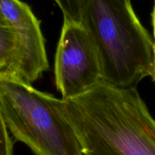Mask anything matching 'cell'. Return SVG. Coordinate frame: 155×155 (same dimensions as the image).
I'll list each match as a JSON object with an SVG mask.
<instances>
[{"label":"cell","instance_id":"obj_3","mask_svg":"<svg viewBox=\"0 0 155 155\" xmlns=\"http://www.w3.org/2000/svg\"><path fill=\"white\" fill-rule=\"evenodd\" d=\"M61 104L62 98L25 80L0 81V119L15 141L25 144L35 155H83Z\"/></svg>","mask_w":155,"mask_h":155},{"label":"cell","instance_id":"obj_9","mask_svg":"<svg viewBox=\"0 0 155 155\" xmlns=\"http://www.w3.org/2000/svg\"><path fill=\"white\" fill-rule=\"evenodd\" d=\"M151 18H152V25H153V32L155 33V0L154 3V8H153L152 14H151Z\"/></svg>","mask_w":155,"mask_h":155},{"label":"cell","instance_id":"obj_6","mask_svg":"<svg viewBox=\"0 0 155 155\" xmlns=\"http://www.w3.org/2000/svg\"><path fill=\"white\" fill-rule=\"evenodd\" d=\"M23 52L13 26L0 17V81L24 80L21 75Z\"/></svg>","mask_w":155,"mask_h":155},{"label":"cell","instance_id":"obj_2","mask_svg":"<svg viewBox=\"0 0 155 155\" xmlns=\"http://www.w3.org/2000/svg\"><path fill=\"white\" fill-rule=\"evenodd\" d=\"M81 24L96 47L103 81L136 89L142 79L151 77L154 40L131 0H84Z\"/></svg>","mask_w":155,"mask_h":155},{"label":"cell","instance_id":"obj_5","mask_svg":"<svg viewBox=\"0 0 155 155\" xmlns=\"http://www.w3.org/2000/svg\"><path fill=\"white\" fill-rule=\"evenodd\" d=\"M0 17L7 20L18 33L23 52L21 75L32 83L49 68L40 21L30 6L21 0H0Z\"/></svg>","mask_w":155,"mask_h":155},{"label":"cell","instance_id":"obj_7","mask_svg":"<svg viewBox=\"0 0 155 155\" xmlns=\"http://www.w3.org/2000/svg\"><path fill=\"white\" fill-rule=\"evenodd\" d=\"M61 10L64 20L81 23L82 8L84 0H54Z\"/></svg>","mask_w":155,"mask_h":155},{"label":"cell","instance_id":"obj_1","mask_svg":"<svg viewBox=\"0 0 155 155\" xmlns=\"http://www.w3.org/2000/svg\"><path fill=\"white\" fill-rule=\"evenodd\" d=\"M61 109L83 155H155V120L137 89L100 81Z\"/></svg>","mask_w":155,"mask_h":155},{"label":"cell","instance_id":"obj_10","mask_svg":"<svg viewBox=\"0 0 155 155\" xmlns=\"http://www.w3.org/2000/svg\"><path fill=\"white\" fill-rule=\"evenodd\" d=\"M154 68H153V73L151 77L153 80L155 82V33H154Z\"/></svg>","mask_w":155,"mask_h":155},{"label":"cell","instance_id":"obj_4","mask_svg":"<svg viewBox=\"0 0 155 155\" xmlns=\"http://www.w3.org/2000/svg\"><path fill=\"white\" fill-rule=\"evenodd\" d=\"M54 77L64 100L83 95L102 80L96 47L81 23L64 20L54 58Z\"/></svg>","mask_w":155,"mask_h":155},{"label":"cell","instance_id":"obj_8","mask_svg":"<svg viewBox=\"0 0 155 155\" xmlns=\"http://www.w3.org/2000/svg\"><path fill=\"white\" fill-rule=\"evenodd\" d=\"M8 132L5 124L1 119V155H13L14 141Z\"/></svg>","mask_w":155,"mask_h":155}]
</instances>
